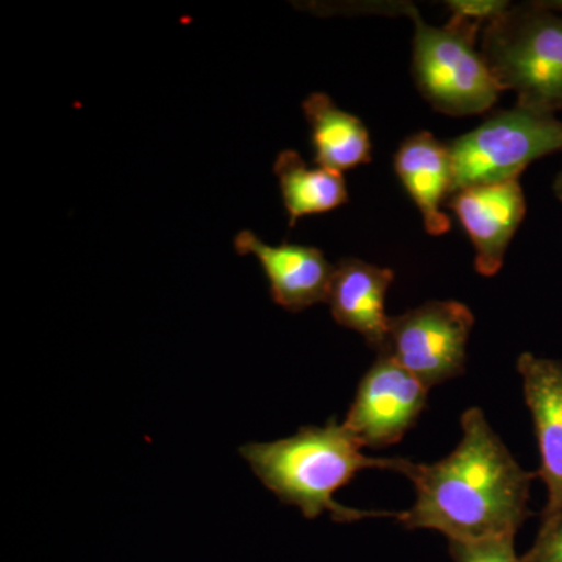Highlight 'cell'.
Listing matches in <instances>:
<instances>
[{
  "label": "cell",
  "instance_id": "4",
  "mask_svg": "<svg viewBox=\"0 0 562 562\" xmlns=\"http://www.w3.org/2000/svg\"><path fill=\"white\" fill-rule=\"evenodd\" d=\"M406 16L414 22L413 77L422 98L452 117L473 116L492 109L503 88L492 76L482 52L475 49L483 27L458 18H450L443 27H431L413 5Z\"/></svg>",
  "mask_w": 562,
  "mask_h": 562
},
{
  "label": "cell",
  "instance_id": "10",
  "mask_svg": "<svg viewBox=\"0 0 562 562\" xmlns=\"http://www.w3.org/2000/svg\"><path fill=\"white\" fill-rule=\"evenodd\" d=\"M517 371L541 452L538 475L547 487L543 514L554 513L562 508V362L522 353Z\"/></svg>",
  "mask_w": 562,
  "mask_h": 562
},
{
  "label": "cell",
  "instance_id": "12",
  "mask_svg": "<svg viewBox=\"0 0 562 562\" xmlns=\"http://www.w3.org/2000/svg\"><path fill=\"white\" fill-rule=\"evenodd\" d=\"M395 173L409 198L416 203L425 231L432 236L446 235L452 221L441 210L452 195V157L449 144H442L431 133H414L403 140L394 157Z\"/></svg>",
  "mask_w": 562,
  "mask_h": 562
},
{
  "label": "cell",
  "instance_id": "7",
  "mask_svg": "<svg viewBox=\"0 0 562 562\" xmlns=\"http://www.w3.org/2000/svg\"><path fill=\"white\" fill-rule=\"evenodd\" d=\"M428 387L391 358L380 357L362 376L344 427L361 447H387L412 430Z\"/></svg>",
  "mask_w": 562,
  "mask_h": 562
},
{
  "label": "cell",
  "instance_id": "17",
  "mask_svg": "<svg viewBox=\"0 0 562 562\" xmlns=\"http://www.w3.org/2000/svg\"><path fill=\"white\" fill-rule=\"evenodd\" d=\"M447 9L452 11V18L471 22V24L486 27L492 21L501 18L512 3L505 0H449Z\"/></svg>",
  "mask_w": 562,
  "mask_h": 562
},
{
  "label": "cell",
  "instance_id": "5",
  "mask_svg": "<svg viewBox=\"0 0 562 562\" xmlns=\"http://www.w3.org/2000/svg\"><path fill=\"white\" fill-rule=\"evenodd\" d=\"M452 194L464 188L519 180L543 157L562 151V122L554 114L514 106L497 111L449 144Z\"/></svg>",
  "mask_w": 562,
  "mask_h": 562
},
{
  "label": "cell",
  "instance_id": "15",
  "mask_svg": "<svg viewBox=\"0 0 562 562\" xmlns=\"http://www.w3.org/2000/svg\"><path fill=\"white\" fill-rule=\"evenodd\" d=\"M453 562H522L514 549V538L483 539V541H449Z\"/></svg>",
  "mask_w": 562,
  "mask_h": 562
},
{
  "label": "cell",
  "instance_id": "2",
  "mask_svg": "<svg viewBox=\"0 0 562 562\" xmlns=\"http://www.w3.org/2000/svg\"><path fill=\"white\" fill-rule=\"evenodd\" d=\"M353 436L335 419L325 427H303L290 438L251 442L239 449L251 472L281 502L301 509L306 519L330 513L336 522H358L366 517H395L401 513L364 512L335 501V494L364 469H383L405 475L413 461L369 458Z\"/></svg>",
  "mask_w": 562,
  "mask_h": 562
},
{
  "label": "cell",
  "instance_id": "18",
  "mask_svg": "<svg viewBox=\"0 0 562 562\" xmlns=\"http://www.w3.org/2000/svg\"><path fill=\"white\" fill-rule=\"evenodd\" d=\"M553 191L558 201L562 203V172L558 173L557 180H554Z\"/></svg>",
  "mask_w": 562,
  "mask_h": 562
},
{
  "label": "cell",
  "instance_id": "3",
  "mask_svg": "<svg viewBox=\"0 0 562 562\" xmlns=\"http://www.w3.org/2000/svg\"><path fill=\"white\" fill-rule=\"evenodd\" d=\"M482 55L517 106L562 110V16L543 2L512 5L483 29Z\"/></svg>",
  "mask_w": 562,
  "mask_h": 562
},
{
  "label": "cell",
  "instance_id": "8",
  "mask_svg": "<svg viewBox=\"0 0 562 562\" xmlns=\"http://www.w3.org/2000/svg\"><path fill=\"white\" fill-rule=\"evenodd\" d=\"M449 209L475 247V268L484 277L501 271L527 202L519 180L464 188L450 195Z\"/></svg>",
  "mask_w": 562,
  "mask_h": 562
},
{
  "label": "cell",
  "instance_id": "14",
  "mask_svg": "<svg viewBox=\"0 0 562 562\" xmlns=\"http://www.w3.org/2000/svg\"><path fill=\"white\" fill-rule=\"evenodd\" d=\"M273 172L279 179L281 198L290 214V227H294L303 216L327 213L349 202L342 172L322 166L308 168L299 151H280Z\"/></svg>",
  "mask_w": 562,
  "mask_h": 562
},
{
  "label": "cell",
  "instance_id": "1",
  "mask_svg": "<svg viewBox=\"0 0 562 562\" xmlns=\"http://www.w3.org/2000/svg\"><path fill=\"white\" fill-rule=\"evenodd\" d=\"M462 438L435 464L412 462L406 479L416 502L398 514L408 530H435L449 541H483L516 536L528 512L532 480L506 449L480 408L461 416Z\"/></svg>",
  "mask_w": 562,
  "mask_h": 562
},
{
  "label": "cell",
  "instance_id": "6",
  "mask_svg": "<svg viewBox=\"0 0 562 562\" xmlns=\"http://www.w3.org/2000/svg\"><path fill=\"white\" fill-rule=\"evenodd\" d=\"M473 313L464 303L432 301L391 317L380 357L401 364L428 390L457 379L465 368Z\"/></svg>",
  "mask_w": 562,
  "mask_h": 562
},
{
  "label": "cell",
  "instance_id": "9",
  "mask_svg": "<svg viewBox=\"0 0 562 562\" xmlns=\"http://www.w3.org/2000/svg\"><path fill=\"white\" fill-rule=\"evenodd\" d=\"M236 254L255 255L269 280L273 302L297 313L316 303L327 302L335 266L316 247L299 244L269 246L250 231L235 238Z\"/></svg>",
  "mask_w": 562,
  "mask_h": 562
},
{
  "label": "cell",
  "instance_id": "19",
  "mask_svg": "<svg viewBox=\"0 0 562 562\" xmlns=\"http://www.w3.org/2000/svg\"><path fill=\"white\" fill-rule=\"evenodd\" d=\"M546 3L547 7H549L550 10L557 11V13H560L562 16V0H547Z\"/></svg>",
  "mask_w": 562,
  "mask_h": 562
},
{
  "label": "cell",
  "instance_id": "11",
  "mask_svg": "<svg viewBox=\"0 0 562 562\" xmlns=\"http://www.w3.org/2000/svg\"><path fill=\"white\" fill-rule=\"evenodd\" d=\"M395 273L357 258H344L335 266L327 303L342 327L360 333L369 346L382 351L390 331L386 294Z\"/></svg>",
  "mask_w": 562,
  "mask_h": 562
},
{
  "label": "cell",
  "instance_id": "13",
  "mask_svg": "<svg viewBox=\"0 0 562 562\" xmlns=\"http://www.w3.org/2000/svg\"><path fill=\"white\" fill-rule=\"evenodd\" d=\"M312 127L314 162L344 172L372 160V143L360 117L339 109L324 92H313L302 105Z\"/></svg>",
  "mask_w": 562,
  "mask_h": 562
},
{
  "label": "cell",
  "instance_id": "16",
  "mask_svg": "<svg viewBox=\"0 0 562 562\" xmlns=\"http://www.w3.org/2000/svg\"><path fill=\"white\" fill-rule=\"evenodd\" d=\"M522 562H562V508L543 514L536 541Z\"/></svg>",
  "mask_w": 562,
  "mask_h": 562
}]
</instances>
